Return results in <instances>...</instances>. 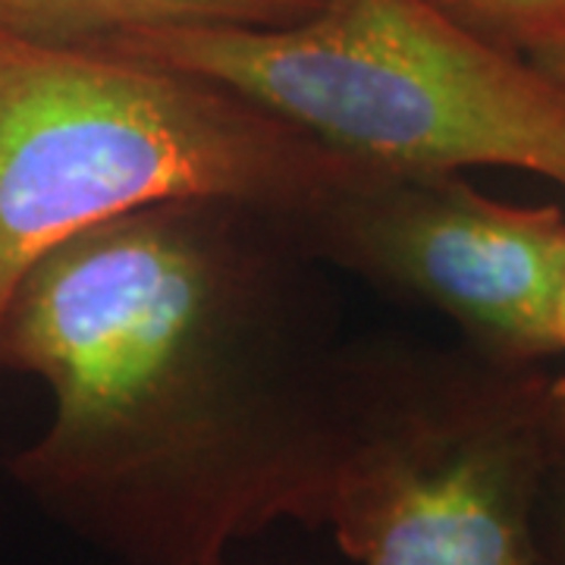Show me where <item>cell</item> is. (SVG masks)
<instances>
[{"label":"cell","instance_id":"9c48e42d","mask_svg":"<svg viewBox=\"0 0 565 565\" xmlns=\"http://www.w3.org/2000/svg\"><path fill=\"white\" fill-rule=\"evenodd\" d=\"M544 418L550 444L565 452V374L544 377Z\"/></svg>","mask_w":565,"mask_h":565},{"label":"cell","instance_id":"8fae6325","mask_svg":"<svg viewBox=\"0 0 565 565\" xmlns=\"http://www.w3.org/2000/svg\"><path fill=\"white\" fill-rule=\"evenodd\" d=\"M556 343H559V352H565V282L559 292V305H556Z\"/></svg>","mask_w":565,"mask_h":565},{"label":"cell","instance_id":"3957f363","mask_svg":"<svg viewBox=\"0 0 565 565\" xmlns=\"http://www.w3.org/2000/svg\"><path fill=\"white\" fill-rule=\"evenodd\" d=\"M243 95L345 161L509 167L565 189V92L434 0H321L292 25H163L95 44Z\"/></svg>","mask_w":565,"mask_h":565},{"label":"cell","instance_id":"5b68a950","mask_svg":"<svg viewBox=\"0 0 565 565\" xmlns=\"http://www.w3.org/2000/svg\"><path fill=\"white\" fill-rule=\"evenodd\" d=\"M286 221L330 270L440 315L487 362L541 367L559 355L565 214L553 204L493 199L462 173L355 163Z\"/></svg>","mask_w":565,"mask_h":565},{"label":"cell","instance_id":"52a82bcc","mask_svg":"<svg viewBox=\"0 0 565 565\" xmlns=\"http://www.w3.org/2000/svg\"><path fill=\"white\" fill-rule=\"evenodd\" d=\"M449 17L515 54L565 39V0H434Z\"/></svg>","mask_w":565,"mask_h":565},{"label":"cell","instance_id":"277c9868","mask_svg":"<svg viewBox=\"0 0 565 565\" xmlns=\"http://www.w3.org/2000/svg\"><path fill=\"white\" fill-rule=\"evenodd\" d=\"M544 371L349 343V452L323 525L359 565H534Z\"/></svg>","mask_w":565,"mask_h":565},{"label":"cell","instance_id":"30bf717a","mask_svg":"<svg viewBox=\"0 0 565 565\" xmlns=\"http://www.w3.org/2000/svg\"><path fill=\"white\" fill-rule=\"evenodd\" d=\"M525 57L565 92V39L550 41V44L537 47V51H531V54H525Z\"/></svg>","mask_w":565,"mask_h":565},{"label":"cell","instance_id":"8992f818","mask_svg":"<svg viewBox=\"0 0 565 565\" xmlns=\"http://www.w3.org/2000/svg\"><path fill=\"white\" fill-rule=\"evenodd\" d=\"M321 0H0V32L44 44L95 47L163 25H292Z\"/></svg>","mask_w":565,"mask_h":565},{"label":"cell","instance_id":"6da1fadb","mask_svg":"<svg viewBox=\"0 0 565 565\" xmlns=\"http://www.w3.org/2000/svg\"><path fill=\"white\" fill-rule=\"evenodd\" d=\"M54 418L13 481L126 565H226L277 522L321 527L349 452V343L330 267L258 204L177 199L29 267L0 371Z\"/></svg>","mask_w":565,"mask_h":565},{"label":"cell","instance_id":"7a4b0ae2","mask_svg":"<svg viewBox=\"0 0 565 565\" xmlns=\"http://www.w3.org/2000/svg\"><path fill=\"white\" fill-rule=\"evenodd\" d=\"M355 163L221 82L0 32V323L82 230L177 199L299 214Z\"/></svg>","mask_w":565,"mask_h":565},{"label":"cell","instance_id":"ba28073f","mask_svg":"<svg viewBox=\"0 0 565 565\" xmlns=\"http://www.w3.org/2000/svg\"><path fill=\"white\" fill-rule=\"evenodd\" d=\"M534 565H565V452L556 446L534 509Z\"/></svg>","mask_w":565,"mask_h":565}]
</instances>
